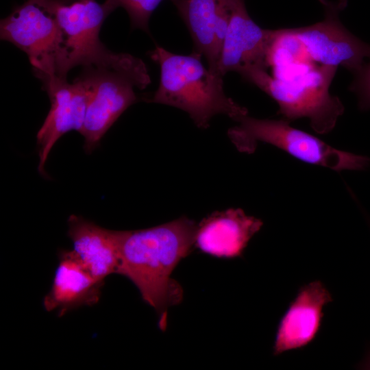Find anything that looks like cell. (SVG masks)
I'll return each instance as SVG.
<instances>
[{"label":"cell","mask_w":370,"mask_h":370,"mask_svg":"<svg viewBox=\"0 0 370 370\" xmlns=\"http://www.w3.org/2000/svg\"><path fill=\"white\" fill-rule=\"evenodd\" d=\"M197 227L183 217L147 229L116 230L120 254L117 274L132 282L143 299L156 310L162 329L166 328L167 309L182 299V288L171 274L195 246Z\"/></svg>","instance_id":"6da1fadb"},{"label":"cell","mask_w":370,"mask_h":370,"mask_svg":"<svg viewBox=\"0 0 370 370\" xmlns=\"http://www.w3.org/2000/svg\"><path fill=\"white\" fill-rule=\"evenodd\" d=\"M201 57L195 51L180 55L156 47L151 58L160 65V79L150 101L185 111L200 128L208 127L217 114L236 121L248 114L246 108L225 95L223 77L206 68Z\"/></svg>","instance_id":"7a4b0ae2"},{"label":"cell","mask_w":370,"mask_h":370,"mask_svg":"<svg viewBox=\"0 0 370 370\" xmlns=\"http://www.w3.org/2000/svg\"><path fill=\"white\" fill-rule=\"evenodd\" d=\"M61 33L56 77L66 78L68 72L82 65L106 66L127 73L140 80L150 77L143 61L129 53H116L99 39L102 24L108 16L95 0H54Z\"/></svg>","instance_id":"3957f363"},{"label":"cell","mask_w":370,"mask_h":370,"mask_svg":"<svg viewBox=\"0 0 370 370\" xmlns=\"http://www.w3.org/2000/svg\"><path fill=\"white\" fill-rule=\"evenodd\" d=\"M336 69L303 64L278 77L267 73L256 86L277 102L284 120L308 118L316 132L327 134L344 112L340 99L329 91Z\"/></svg>","instance_id":"277c9868"},{"label":"cell","mask_w":370,"mask_h":370,"mask_svg":"<svg viewBox=\"0 0 370 370\" xmlns=\"http://www.w3.org/2000/svg\"><path fill=\"white\" fill-rule=\"evenodd\" d=\"M236 122L238 125L230 129L228 135L241 152L252 153L258 142H264L301 161L336 171H361L370 165L369 157L338 150L284 119H259L246 114Z\"/></svg>","instance_id":"5b68a950"},{"label":"cell","mask_w":370,"mask_h":370,"mask_svg":"<svg viewBox=\"0 0 370 370\" xmlns=\"http://www.w3.org/2000/svg\"><path fill=\"white\" fill-rule=\"evenodd\" d=\"M0 36L23 51L43 84L56 77L61 33L54 0H27L1 20Z\"/></svg>","instance_id":"8992f818"},{"label":"cell","mask_w":370,"mask_h":370,"mask_svg":"<svg viewBox=\"0 0 370 370\" xmlns=\"http://www.w3.org/2000/svg\"><path fill=\"white\" fill-rule=\"evenodd\" d=\"M84 68L79 77L86 88L88 102L80 134L84 138V150L90 153L119 117L136 101L134 88H145L132 75L112 68Z\"/></svg>","instance_id":"52a82bcc"},{"label":"cell","mask_w":370,"mask_h":370,"mask_svg":"<svg viewBox=\"0 0 370 370\" xmlns=\"http://www.w3.org/2000/svg\"><path fill=\"white\" fill-rule=\"evenodd\" d=\"M319 1L324 7V19L293 29L306 60L318 66H342L356 74L365 64V59H370V45L352 34L341 23L339 15L347 6L346 0Z\"/></svg>","instance_id":"ba28073f"},{"label":"cell","mask_w":370,"mask_h":370,"mask_svg":"<svg viewBox=\"0 0 370 370\" xmlns=\"http://www.w3.org/2000/svg\"><path fill=\"white\" fill-rule=\"evenodd\" d=\"M275 29H265L249 15L245 0H234L218 64L223 77L234 71L251 83L261 72L267 71L268 56Z\"/></svg>","instance_id":"9c48e42d"},{"label":"cell","mask_w":370,"mask_h":370,"mask_svg":"<svg viewBox=\"0 0 370 370\" xmlns=\"http://www.w3.org/2000/svg\"><path fill=\"white\" fill-rule=\"evenodd\" d=\"M49 95L51 108L36 136L39 162L38 171L46 175L45 165L59 138L68 132L80 133L86 115L88 93L82 80L78 77L73 83L66 78L55 77L44 84Z\"/></svg>","instance_id":"30bf717a"},{"label":"cell","mask_w":370,"mask_h":370,"mask_svg":"<svg viewBox=\"0 0 370 370\" xmlns=\"http://www.w3.org/2000/svg\"><path fill=\"white\" fill-rule=\"evenodd\" d=\"M332 300L331 293L319 280L301 286L280 320L273 355L310 344L320 330L324 306Z\"/></svg>","instance_id":"8fae6325"},{"label":"cell","mask_w":370,"mask_h":370,"mask_svg":"<svg viewBox=\"0 0 370 370\" xmlns=\"http://www.w3.org/2000/svg\"><path fill=\"white\" fill-rule=\"evenodd\" d=\"M234 1L175 0L173 3L189 31L195 51L204 56L208 68L218 75V64Z\"/></svg>","instance_id":"7c38bea8"},{"label":"cell","mask_w":370,"mask_h":370,"mask_svg":"<svg viewBox=\"0 0 370 370\" xmlns=\"http://www.w3.org/2000/svg\"><path fill=\"white\" fill-rule=\"evenodd\" d=\"M262 225L260 219L239 208L217 212L197 225L195 246L217 258L240 257Z\"/></svg>","instance_id":"4fadbf2b"},{"label":"cell","mask_w":370,"mask_h":370,"mask_svg":"<svg viewBox=\"0 0 370 370\" xmlns=\"http://www.w3.org/2000/svg\"><path fill=\"white\" fill-rule=\"evenodd\" d=\"M103 284L90 273L73 250H62L43 306L47 312L58 310L60 317L82 306H92L99 301Z\"/></svg>","instance_id":"5bb4252c"},{"label":"cell","mask_w":370,"mask_h":370,"mask_svg":"<svg viewBox=\"0 0 370 370\" xmlns=\"http://www.w3.org/2000/svg\"><path fill=\"white\" fill-rule=\"evenodd\" d=\"M68 226L72 250L95 278L104 281L108 275L118 273L120 254L116 230L75 214L69 217Z\"/></svg>","instance_id":"9a60e30c"},{"label":"cell","mask_w":370,"mask_h":370,"mask_svg":"<svg viewBox=\"0 0 370 370\" xmlns=\"http://www.w3.org/2000/svg\"><path fill=\"white\" fill-rule=\"evenodd\" d=\"M164 0H106L103 5L109 15L117 8L127 12L133 29H140L149 34V21L153 12ZM172 3L175 0H169Z\"/></svg>","instance_id":"2e32d148"},{"label":"cell","mask_w":370,"mask_h":370,"mask_svg":"<svg viewBox=\"0 0 370 370\" xmlns=\"http://www.w3.org/2000/svg\"><path fill=\"white\" fill-rule=\"evenodd\" d=\"M355 75L350 85L358 99V108L363 111L370 110V60Z\"/></svg>","instance_id":"e0dca14e"},{"label":"cell","mask_w":370,"mask_h":370,"mask_svg":"<svg viewBox=\"0 0 370 370\" xmlns=\"http://www.w3.org/2000/svg\"><path fill=\"white\" fill-rule=\"evenodd\" d=\"M359 367L363 369H370V351L360 364Z\"/></svg>","instance_id":"ac0fdd59"}]
</instances>
